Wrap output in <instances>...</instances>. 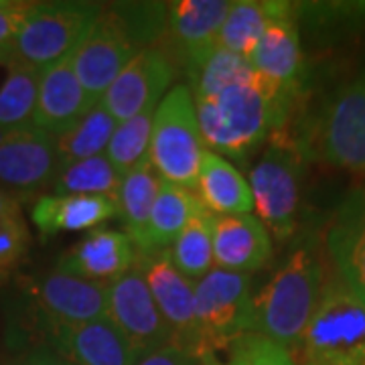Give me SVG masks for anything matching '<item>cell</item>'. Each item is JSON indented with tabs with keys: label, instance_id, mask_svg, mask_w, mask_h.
Returning <instances> with one entry per match:
<instances>
[{
	"label": "cell",
	"instance_id": "6da1fadb",
	"mask_svg": "<svg viewBox=\"0 0 365 365\" xmlns=\"http://www.w3.org/2000/svg\"><path fill=\"white\" fill-rule=\"evenodd\" d=\"M299 98L300 91L280 88L252 67L244 78L193 102L207 150L242 160L287 130Z\"/></svg>",
	"mask_w": 365,
	"mask_h": 365
},
{
	"label": "cell",
	"instance_id": "7a4b0ae2",
	"mask_svg": "<svg viewBox=\"0 0 365 365\" xmlns=\"http://www.w3.org/2000/svg\"><path fill=\"white\" fill-rule=\"evenodd\" d=\"M327 264L323 235H297L282 264L256 290L252 333L280 343L294 355L323 299L331 276Z\"/></svg>",
	"mask_w": 365,
	"mask_h": 365
},
{
	"label": "cell",
	"instance_id": "3957f363",
	"mask_svg": "<svg viewBox=\"0 0 365 365\" xmlns=\"http://www.w3.org/2000/svg\"><path fill=\"white\" fill-rule=\"evenodd\" d=\"M167 23V2L102 4L73 49V67L93 102L104 98L118 73L144 49L157 45Z\"/></svg>",
	"mask_w": 365,
	"mask_h": 365
},
{
	"label": "cell",
	"instance_id": "277c9868",
	"mask_svg": "<svg viewBox=\"0 0 365 365\" xmlns=\"http://www.w3.org/2000/svg\"><path fill=\"white\" fill-rule=\"evenodd\" d=\"M292 136L309 160L365 175V69L333 91Z\"/></svg>",
	"mask_w": 365,
	"mask_h": 365
},
{
	"label": "cell",
	"instance_id": "5b68a950",
	"mask_svg": "<svg viewBox=\"0 0 365 365\" xmlns=\"http://www.w3.org/2000/svg\"><path fill=\"white\" fill-rule=\"evenodd\" d=\"M309 158L302 155L294 136L287 130L274 134L250 170V191L254 215L272 235L284 244L299 234L302 179Z\"/></svg>",
	"mask_w": 365,
	"mask_h": 365
},
{
	"label": "cell",
	"instance_id": "8992f818",
	"mask_svg": "<svg viewBox=\"0 0 365 365\" xmlns=\"http://www.w3.org/2000/svg\"><path fill=\"white\" fill-rule=\"evenodd\" d=\"M297 365H365V307L335 274L307 327Z\"/></svg>",
	"mask_w": 365,
	"mask_h": 365
},
{
	"label": "cell",
	"instance_id": "52a82bcc",
	"mask_svg": "<svg viewBox=\"0 0 365 365\" xmlns=\"http://www.w3.org/2000/svg\"><path fill=\"white\" fill-rule=\"evenodd\" d=\"M205 153L191 88L177 83L157 106L148 160L163 181L195 191Z\"/></svg>",
	"mask_w": 365,
	"mask_h": 365
},
{
	"label": "cell",
	"instance_id": "ba28073f",
	"mask_svg": "<svg viewBox=\"0 0 365 365\" xmlns=\"http://www.w3.org/2000/svg\"><path fill=\"white\" fill-rule=\"evenodd\" d=\"M254 278L250 274L225 272L213 268L195 282V319L203 357H215L217 351L252 333L254 321Z\"/></svg>",
	"mask_w": 365,
	"mask_h": 365
},
{
	"label": "cell",
	"instance_id": "9c48e42d",
	"mask_svg": "<svg viewBox=\"0 0 365 365\" xmlns=\"http://www.w3.org/2000/svg\"><path fill=\"white\" fill-rule=\"evenodd\" d=\"M100 9L98 2H37L6 49V67L29 66L43 71L61 61L78 47Z\"/></svg>",
	"mask_w": 365,
	"mask_h": 365
},
{
	"label": "cell",
	"instance_id": "30bf717a",
	"mask_svg": "<svg viewBox=\"0 0 365 365\" xmlns=\"http://www.w3.org/2000/svg\"><path fill=\"white\" fill-rule=\"evenodd\" d=\"M230 6L227 0L167 2V23L157 47L189 81L220 49V31Z\"/></svg>",
	"mask_w": 365,
	"mask_h": 365
},
{
	"label": "cell",
	"instance_id": "8fae6325",
	"mask_svg": "<svg viewBox=\"0 0 365 365\" xmlns=\"http://www.w3.org/2000/svg\"><path fill=\"white\" fill-rule=\"evenodd\" d=\"M59 169L55 136L33 124L0 132V187L21 201L49 191Z\"/></svg>",
	"mask_w": 365,
	"mask_h": 365
},
{
	"label": "cell",
	"instance_id": "7c38bea8",
	"mask_svg": "<svg viewBox=\"0 0 365 365\" xmlns=\"http://www.w3.org/2000/svg\"><path fill=\"white\" fill-rule=\"evenodd\" d=\"M106 317L126 337L138 355L173 345L169 329L148 290L138 256L130 270L108 287Z\"/></svg>",
	"mask_w": 365,
	"mask_h": 365
},
{
	"label": "cell",
	"instance_id": "4fadbf2b",
	"mask_svg": "<svg viewBox=\"0 0 365 365\" xmlns=\"http://www.w3.org/2000/svg\"><path fill=\"white\" fill-rule=\"evenodd\" d=\"M138 262L158 313L169 329L170 343L203 357L195 319V282L175 268L169 250L138 254Z\"/></svg>",
	"mask_w": 365,
	"mask_h": 365
},
{
	"label": "cell",
	"instance_id": "5bb4252c",
	"mask_svg": "<svg viewBox=\"0 0 365 365\" xmlns=\"http://www.w3.org/2000/svg\"><path fill=\"white\" fill-rule=\"evenodd\" d=\"M35 329L39 343L71 365H134L140 357L108 317L86 323L35 321Z\"/></svg>",
	"mask_w": 365,
	"mask_h": 365
},
{
	"label": "cell",
	"instance_id": "9a60e30c",
	"mask_svg": "<svg viewBox=\"0 0 365 365\" xmlns=\"http://www.w3.org/2000/svg\"><path fill=\"white\" fill-rule=\"evenodd\" d=\"M179 76L175 63L157 45L140 51L118 78L110 83L100 100L116 122L140 114L144 110L160 104V100L173 88Z\"/></svg>",
	"mask_w": 365,
	"mask_h": 365
},
{
	"label": "cell",
	"instance_id": "2e32d148",
	"mask_svg": "<svg viewBox=\"0 0 365 365\" xmlns=\"http://www.w3.org/2000/svg\"><path fill=\"white\" fill-rule=\"evenodd\" d=\"M323 248L333 274L365 307V191L341 201L323 232Z\"/></svg>",
	"mask_w": 365,
	"mask_h": 365
},
{
	"label": "cell",
	"instance_id": "e0dca14e",
	"mask_svg": "<svg viewBox=\"0 0 365 365\" xmlns=\"http://www.w3.org/2000/svg\"><path fill=\"white\" fill-rule=\"evenodd\" d=\"M35 321L86 323L108 314V287L51 270L29 284Z\"/></svg>",
	"mask_w": 365,
	"mask_h": 365
},
{
	"label": "cell",
	"instance_id": "ac0fdd59",
	"mask_svg": "<svg viewBox=\"0 0 365 365\" xmlns=\"http://www.w3.org/2000/svg\"><path fill=\"white\" fill-rule=\"evenodd\" d=\"M136 256L138 252L124 232L98 227L67 250L55 264V270L110 287L130 270Z\"/></svg>",
	"mask_w": 365,
	"mask_h": 365
},
{
	"label": "cell",
	"instance_id": "d6986e66",
	"mask_svg": "<svg viewBox=\"0 0 365 365\" xmlns=\"http://www.w3.org/2000/svg\"><path fill=\"white\" fill-rule=\"evenodd\" d=\"M71 53L61 61L45 67L41 71L33 126H37L51 136H59L69 130L78 120H81L98 104L88 96V91L83 90L73 67Z\"/></svg>",
	"mask_w": 365,
	"mask_h": 365
},
{
	"label": "cell",
	"instance_id": "ffe728a7",
	"mask_svg": "<svg viewBox=\"0 0 365 365\" xmlns=\"http://www.w3.org/2000/svg\"><path fill=\"white\" fill-rule=\"evenodd\" d=\"M213 264L225 272L262 270L274 252V240L254 213L213 215Z\"/></svg>",
	"mask_w": 365,
	"mask_h": 365
},
{
	"label": "cell",
	"instance_id": "44dd1931",
	"mask_svg": "<svg viewBox=\"0 0 365 365\" xmlns=\"http://www.w3.org/2000/svg\"><path fill=\"white\" fill-rule=\"evenodd\" d=\"M250 66L280 88L302 90L304 55L300 47V25L294 2H284L282 11L266 26L250 57Z\"/></svg>",
	"mask_w": 365,
	"mask_h": 365
},
{
	"label": "cell",
	"instance_id": "7402d4cb",
	"mask_svg": "<svg viewBox=\"0 0 365 365\" xmlns=\"http://www.w3.org/2000/svg\"><path fill=\"white\" fill-rule=\"evenodd\" d=\"M110 220H118V205L108 197L43 193L31 207V222L43 240L67 232H91Z\"/></svg>",
	"mask_w": 365,
	"mask_h": 365
},
{
	"label": "cell",
	"instance_id": "603a6c76",
	"mask_svg": "<svg viewBox=\"0 0 365 365\" xmlns=\"http://www.w3.org/2000/svg\"><path fill=\"white\" fill-rule=\"evenodd\" d=\"M195 195L211 215L254 213L252 191L244 175L227 158L211 150L205 153L201 163Z\"/></svg>",
	"mask_w": 365,
	"mask_h": 365
},
{
	"label": "cell",
	"instance_id": "cb8c5ba5",
	"mask_svg": "<svg viewBox=\"0 0 365 365\" xmlns=\"http://www.w3.org/2000/svg\"><path fill=\"white\" fill-rule=\"evenodd\" d=\"M203 209L205 207L197 199L195 191H189L169 181H160L157 201L153 205V213L138 254H155L169 250L170 244Z\"/></svg>",
	"mask_w": 365,
	"mask_h": 365
},
{
	"label": "cell",
	"instance_id": "d4e9b609",
	"mask_svg": "<svg viewBox=\"0 0 365 365\" xmlns=\"http://www.w3.org/2000/svg\"><path fill=\"white\" fill-rule=\"evenodd\" d=\"M160 177L146 158L130 169L120 182L118 191V220L122 222V232L130 237L136 252L144 242V234L148 227V220L153 213V205L157 201L160 189Z\"/></svg>",
	"mask_w": 365,
	"mask_h": 365
},
{
	"label": "cell",
	"instance_id": "484cf974",
	"mask_svg": "<svg viewBox=\"0 0 365 365\" xmlns=\"http://www.w3.org/2000/svg\"><path fill=\"white\" fill-rule=\"evenodd\" d=\"M282 0H235L220 31V49L250 61L262 33L282 11Z\"/></svg>",
	"mask_w": 365,
	"mask_h": 365
},
{
	"label": "cell",
	"instance_id": "4316f807",
	"mask_svg": "<svg viewBox=\"0 0 365 365\" xmlns=\"http://www.w3.org/2000/svg\"><path fill=\"white\" fill-rule=\"evenodd\" d=\"M116 124L118 122L108 112V108L102 102H98L69 130L55 136L59 165L66 167L83 158L106 155V148L116 130Z\"/></svg>",
	"mask_w": 365,
	"mask_h": 365
},
{
	"label": "cell",
	"instance_id": "83f0119b",
	"mask_svg": "<svg viewBox=\"0 0 365 365\" xmlns=\"http://www.w3.org/2000/svg\"><path fill=\"white\" fill-rule=\"evenodd\" d=\"M122 175L106 155L83 158L61 167L49 193L53 195H88L118 199Z\"/></svg>",
	"mask_w": 365,
	"mask_h": 365
},
{
	"label": "cell",
	"instance_id": "f1b7e54d",
	"mask_svg": "<svg viewBox=\"0 0 365 365\" xmlns=\"http://www.w3.org/2000/svg\"><path fill=\"white\" fill-rule=\"evenodd\" d=\"M211 227H213V215L207 209H203L191 220V223L182 230L169 248V256L175 268L193 282L201 280L215 268Z\"/></svg>",
	"mask_w": 365,
	"mask_h": 365
},
{
	"label": "cell",
	"instance_id": "f546056e",
	"mask_svg": "<svg viewBox=\"0 0 365 365\" xmlns=\"http://www.w3.org/2000/svg\"><path fill=\"white\" fill-rule=\"evenodd\" d=\"M39 81L41 69L9 66V76L0 86V132L33 124Z\"/></svg>",
	"mask_w": 365,
	"mask_h": 365
},
{
	"label": "cell",
	"instance_id": "4dcf8cb0",
	"mask_svg": "<svg viewBox=\"0 0 365 365\" xmlns=\"http://www.w3.org/2000/svg\"><path fill=\"white\" fill-rule=\"evenodd\" d=\"M155 114H157V106L116 124V130L106 148V157L122 177L138 163L148 158Z\"/></svg>",
	"mask_w": 365,
	"mask_h": 365
},
{
	"label": "cell",
	"instance_id": "1f68e13d",
	"mask_svg": "<svg viewBox=\"0 0 365 365\" xmlns=\"http://www.w3.org/2000/svg\"><path fill=\"white\" fill-rule=\"evenodd\" d=\"M300 23L319 35H345L365 29V2H294Z\"/></svg>",
	"mask_w": 365,
	"mask_h": 365
},
{
	"label": "cell",
	"instance_id": "d6a6232c",
	"mask_svg": "<svg viewBox=\"0 0 365 365\" xmlns=\"http://www.w3.org/2000/svg\"><path fill=\"white\" fill-rule=\"evenodd\" d=\"M227 365H297V359L280 343L246 333L227 347Z\"/></svg>",
	"mask_w": 365,
	"mask_h": 365
},
{
	"label": "cell",
	"instance_id": "836d02e7",
	"mask_svg": "<svg viewBox=\"0 0 365 365\" xmlns=\"http://www.w3.org/2000/svg\"><path fill=\"white\" fill-rule=\"evenodd\" d=\"M31 244V234L23 217L0 222V280H6L9 274L25 260Z\"/></svg>",
	"mask_w": 365,
	"mask_h": 365
},
{
	"label": "cell",
	"instance_id": "e575fe53",
	"mask_svg": "<svg viewBox=\"0 0 365 365\" xmlns=\"http://www.w3.org/2000/svg\"><path fill=\"white\" fill-rule=\"evenodd\" d=\"M37 2L26 0H9L0 6V49H9L25 26L29 14L33 13Z\"/></svg>",
	"mask_w": 365,
	"mask_h": 365
},
{
	"label": "cell",
	"instance_id": "d590c367",
	"mask_svg": "<svg viewBox=\"0 0 365 365\" xmlns=\"http://www.w3.org/2000/svg\"><path fill=\"white\" fill-rule=\"evenodd\" d=\"M134 365H205V359L177 345H165L160 349L140 355Z\"/></svg>",
	"mask_w": 365,
	"mask_h": 365
},
{
	"label": "cell",
	"instance_id": "8d00e7d4",
	"mask_svg": "<svg viewBox=\"0 0 365 365\" xmlns=\"http://www.w3.org/2000/svg\"><path fill=\"white\" fill-rule=\"evenodd\" d=\"M9 365H71L59 353L43 343H33L14 357Z\"/></svg>",
	"mask_w": 365,
	"mask_h": 365
},
{
	"label": "cell",
	"instance_id": "74e56055",
	"mask_svg": "<svg viewBox=\"0 0 365 365\" xmlns=\"http://www.w3.org/2000/svg\"><path fill=\"white\" fill-rule=\"evenodd\" d=\"M21 199L13 195L11 191H6L4 187H0V222L14 220V217H23L21 215Z\"/></svg>",
	"mask_w": 365,
	"mask_h": 365
},
{
	"label": "cell",
	"instance_id": "f35d334b",
	"mask_svg": "<svg viewBox=\"0 0 365 365\" xmlns=\"http://www.w3.org/2000/svg\"><path fill=\"white\" fill-rule=\"evenodd\" d=\"M205 365H227V364H222V361H217L215 357H207V359H205Z\"/></svg>",
	"mask_w": 365,
	"mask_h": 365
},
{
	"label": "cell",
	"instance_id": "ab89813d",
	"mask_svg": "<svg viewBox=\"0 0 365 365\" xmlns=\"http://www.w3.org/2000/svg\"><path fill=\"white\" fill-rule=\"evenodd\" d=\"M0 66H6V49H0Z\"/></svg>",
	"mask_w": 365,
	"mask_h": 365
}]
</instances>
